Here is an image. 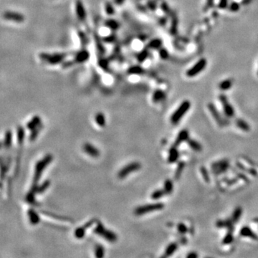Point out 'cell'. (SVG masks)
I'll use <instances>...</instances> for the list:
<instances>
[{
  "mask_svg": "<svg viewBox=\"0 0 258 258\" xmlns=\"http://www.w3.org/2000/svg\"><path fill=\"white\" fill-rule=\"evenodd\" d=\"M146 5L150 11L154 12L156 10V9L158 7L157 1L156 0H147Z\"/></svg>",
  "mask_w": 258,
  "mask_h": 258,
  "instance_id": "42",
  "label": "cell"
},
{
  "mask_svg": "<svg viewBox=\"0 0 258 258\" xmlns=\"http://www.w3.org/2000/svg\"><path fill=\"white\" fill-rule=\"evenodd\" d=\"M213 4H214V0H207V2H206V4L204 6V11L209 9L211 7L213 6Z\"/></svg>",
  "mask_w": 258,
  "mask_h": 258,
  "instance_id": "56",
  "label": "cell"
},
{
  "mask_svg": "<svg viewBox=\"0 0 258 258\" xmlns=\"http://www.w3.org/2000/svg\"><path fill=\"white\" fill-rule=\"evenodd\" d=\"M178 151L175 147L171 148V149L169 151V153H168V161L169 163H174L177 161L178 158Z\"/></svg>",
  "mask_w": 258,
  "mask_h": 258,
  "instance_id": "27",
  "label": "cell"
},
{
  "mask_svg": "<svg viewBox=\"0 0 258 258\" xmlns=\"http://www.w3.org/2000/svg\"><path fill=\"white\" fill-rule=\"evenodd\" d=\"M137 1H138V2H140V1H141V0H137Z\"/></svg>",
  "mask_w": 258,
  "mask_h": 258,
  "instance_id": "62",
  "label": "cell"
},
{
  "mask_svg": "<svg viewBox=\"0 0 258 258\" xmlns=\"http://www.w3.org/2000/svg\"><path fill=\"white\" fill-rule=\"evenodd\" d=\"M161 46H162V40L159 38H155L148 42L146 48L151 49H160Z\"/></svg>",
  "mask_w": 258,
  "mask_h": 258,
  "instance_id": "24",
  "label": "cell"
},
{
  "mask_svg": "<svg viewBox=\"0 0 258 258\" xmlns=\"http://www.w3.org/2000/svg\"><path fill=\"white\" fill-rule=\"evenodd\" d=\"M161 8L163 10V12H164L165 14H167V15H170V14H172V11H171L170 7H168V4L166 2L163 1L162 2H161Z\"/></svg>",
  "mask_w": 258,
  "mask_h": 258,
  "instance_id": "45",
  "label": "cell"
},
{
  "mask_svg": "<svg viewBox=\"0 0 258 258\" xmlns=\"http://www.w3.org/2000/svg\"><path fill=\"white\" fill-rule=\"evenodd\" d=\"M240 4L237 3V2H232V3L230 4V6H229L230 10L231 12H237L240 9Z\"/></svg>",
  "mask_w": 258,
  "mask_h": 258,
  "instance_id": "48",
  "label": "cell"
},
{
  "mask_svg": "<svg viewBox=\"0 0 258 258\" xmlns=\"http://www.w3.org/2000/svg\"><path fill=\"white\" fill-rule=\"evenodd\" d=\"M197 257H198V255L197 254H196L195 252H192L187 255V257H189V258H197Z\"/></svg>",
  "mask_w": 258,
  "mask_h": 258,
  "instance_id": "60",
  "label": "cell"
},
{
  "mask_svg": "<svg viewBox=\"0 0 258 258\" xmlns=\"http://www.w3.org/2000/svg\"><path fill=\"white\" fill-rule=\"evenodd\" d=\"M42 126V121L41 118L38 116H34L32 117L30 121L27 123V128L29 130L32 131L34 128L39 127V126Z\"/></svg>",
  "mask_w": 258,
  "mask_h": 258,
  "instance_id": "17",
  "label": "cell"
},
{
  "mask_svg": "<svg viewBox=\"0 0 258 258\" xmlns=\"http://www.w3.org/2000/svg\"><path fill=\"white\" fill-rule=\"evenodd\" d=\"M78 36L79 39H80V42L82 46L85 47L88 45V44L89 43V38H88V36L86 35L85 32L82 30H78Z\"/></svg>",
  "mask_w": 258,
  "mask_h": 258,
  "instance_id": "31",
  "label": "cell"
},
{
  "mask_svg": "<svg viewBox=\"0 0 258 258\" xmlns=\"http://www.w3.org/2000/svg\"><path fill=\"white\" fill-rule=\"evenodd\" d=\"M177 228H178V231L181 234H185V233H187L188 231L187 226L182 224V223H180V224L178 225Z\"/></svg>",
  "mask_w": 258,
  "mask_h": 258,
  "instance_id": "53",
  "label": "cell"
},
{
  "mask_svg": "<svg viewBox=\"0 0 258 258\" xmlns=\"http://www.w3.org/2000/svg\"><path fill=\"white\" fill-rule=\"evenodd\" d=\"M104 24H105V26L106 27H108V29H110L111 30H112L113 32L117 31L121 27L120 23L114 19H106L105 22H104Z\"/></svg>",
  "mask_w": 258,
  "mask_h": 258,
  "instance_id": "20",
  "label": "cell"
},
{
  "mask_svg": "<svg viewBox=\"0 0 258 258\" xmlns=\"http://www.w3.org/2000/svg\"><path fill=\"white\" fill-rule=\"evenodd\" d=\"M167 17H160V18L158 19V23H159V24L161 26H164L165 24H167Z\"/></svg>",
  "mask_w": 258,
  "mask_h": 258,
  "instance_id": "58",
  "label": "cell"
},
{
  "mask_svg": "<svg viewBox=\"0 0 258 258\" xmlns=\"http://www.w3.org/2000/svg\"><path fill=\"white\" fill-rule=\"evenodd\" d=\"M3 18L6 20L18 22V23H21L23 22L25 19V17L23 14L19 12H12V11H6L4 12L3 14Z\"/></svg>",
  "mask_w": 258,
  "mask_h": 258,
  "instance_id": "8",
  "label": "cell"
},
{
  "mask_svg": "<svg viewBox=\"0 0 258 258\" xmlns=\"http://www.w3.org/2000/svg\"><path fill=\"white\" fill-rule=\"evenodd\" d=\"M191 107V103L190 101H183L182 104L179 106L177 110L174 111V113L172 114V116H171V123L173 125H176V124L178 123L181 119L182 118L183 116L185 115L186 113H187V111L189 110V108Z\"/></svg>",
  "mask_w": 258,
  "mask_h": 258,
  "instance_id": "4",
  "label": "cell"
},
{
  "mask_svg": "<svg viewBox=\"0 0 258 258\" xmlns=\"http://www.w3.org/2000/svg\"><path fill=\"white\" fill-rule=\"evenodd\" d=\"M228 6V0H220L218 7L220 9H225Z\"/></svg>",
  "mask_w": 258,
  "mask_h": 258,
  "instance_id": "55",
  "label": "cell"
},
{
  "mask_svg": "<svg viewBox=\"0 0 258 258\" xmlns=\"http://www.w3.org/2000/svg\"><path fill=\"white\" fill-rule=\"evenodd\" d=\"M75 13L79 20L82 22L85 20L87 14L85 6H84L82 0H76L75 1Z\"/></svg>",
  "mask_w": 258,
  "mask_h": 258,
  "instance_id": "11",
  "label": "cell"
},
{
  "mask_svg": "<svg viewBox=\"0 0 258 258\" xmlns=\"http://www.w3.org/2000/svg\"><path fill=\"white\" fill-rule=\"evenodd\" d=\"M233 241V236L231 232L228 233V234L224 237V240H223V243L224 244H230Z\"/></svg>",
  "mask_w": 258,
  "mask_h": 258,
  "instance_id": "50",
  "label": "cell"
},
{
  "mask_svg": "<svg viewBox=\"0 0 258 258\" xmlns=\"http://www.w3.org/2000/svg\"><path fill=\"white\" fill-rule=\"evenodd\" d=\"M208 108H209V110L210 111L211 114H212V116L214 117V118L216 120V121L219 124V125L222 126L223 124L224 123V121L222 120V118L221 117L219 113L218 112V111L217 110V108L214 106V104L212 103H209L208 104Z\"/></svg>",
  "mask_w": 258,
  "mask_h": 258,
  "instance_id": "15",
  "label": "cell"
},
{
  "mask_svg": "<svg viewBox=\"0 0 258 258\" xmlns=\"http://www.w3.org/2000/svg\"><path fill=\"white\" fill-rule=\"evenodd\" d=\"M156 1H157V2H158V0H156Z\"/></svg>",
  "mask_w": 258,
  "mask_h": 258,
  "instance_id": "63",
  "label": "cell"
},
{
  "mask_svg": "<svg viewBox=\"0 0 258 258\" xmlns=\"http://www.w3.org/2000/svg\"><path fill=\"white\" fill-rule=\"evenodd\" d=\"M242 208H240V207L236 208V209L234 211V212H233V214H232V221H233V222H237V221L240 219V217L242 216Z\"/></svg>",
  "mask_w": 258,
  "mask_h": 258,
  "instance_id": "43",
  "label": "cell"
},
{
  "mask_svg": "<svg viewBox=\"0 0 258 258\" xmlns=\"http://www.w3.org/2000/svg\"><path fill=\"white\" fill-rule=\"evenodd\" d=\"M183 168H184V163L180 162L179 163H178V166L177 167V172H176V174H175L176 178H178V177H179V176L181 175V173H182V172L183 171Z\"/></svg>",
  "mask_w": 258,
  "mask_h": 258,
  "instance_id": "49",
  "label": "cell"
},
{
  "mask_svg": "<svg viewBox=\"0 0 258 258\" xmlns=\"http://www.w3.org/2000/svg\"><path fill=\"white\" fill-rule=\"evenodd\" d=\"M217 226L219 227H227V226H230V224L228 220L219 221V222H217Z\"/></svg>",
  "mask_w": 258,
  "mask_h": 258,
  "instance_id": "54",
  "label": "cell"
},
{
  "mask_svg": "<svg viewBox=\"0 0 258 258\" xmlns=\"http://www.w3.org/2000/svg\"><path fill=\"white\" fill-rule=\"evenodd\" d=\"M232 85H233L232 79H226V80L220 82L219 84V88L221 90H227L232 88Z\"/></svg>",
  "mask_w": 258,
  "mask_h": 258,
  "instance_id": "28",
  "label": "cell"
},
{
  "mask_svg": "<svg viewBox=\"0 0 258 258\" xmlns=\"http://www.w3.org/2000/svg\"><path fill=\"white\" fill-rule=\"evenodd\" d=\"M201 172H202V175L205 180V182H209V176L207 172V170L204 167H202L201 168Z\"/></svg>",
  "mask_w": 258,
  "mask_h": 258,
  "instance_id": "52",
  "label": "cell"
},
{
  "mask_svg": "<svg viewBox=\"0 0 258 258\" xmlns=\"http://www.w3.org/2000/svg\"><path fill=\"white\" fill-rule=\"evenodd\" d=\"M49 186H50V181H44L40 185H38V187H37V194H42L44 192L49 188Z\"/></svg>",
  "mask_w": 258,
  "mask_h": 258,
  "instance_id": "33",
  "label": "cell"
},
{
  "mask_svg": "<svg viewBox=\"0 0 258 258\" xmlns=\"http://www.w3.org/2000/svg\"><path fill=\"white\" fill-rule=\"evenodd\" d=\"M93 231L95 235L103 238L109 242H115L118 240L117 235L115 232L111 231V230L106 228L105 226L98 220L96 223L95 227L94 228Z\"/></svg>",
  "mask_w": 258,
  "mask_h": 258,
  "instance_id": "2",
  "label": "cell"
},
{
  "mask_svg": "<svg viewBox=\"0 0 258 258\" xmlns=\"http://www.w3.org/2000/svg\"><path fill=\"white\" fill-rule=\"evenodd\" d=\"M83 149L84 152L90 156L92 158H97L100 156V151L95 146L90 143H85L83 146Z\"/></svg>",
  "mask_w": 258,
  "mask_h": 258,
  "instance_id": "12",
  "label": "cell"
},
{
  "mask_svg": "<svg viewBox=\"0 0 258 258\" xmlns=\"http://www.w3.org/2000/svg\"><path fill=\"white\" fill-rule=\"evenodd\" d=\"M163 207H164V204L160 202L147 204L136 208L134 210V214L137 216L144 215L152 212H155V211L163 209Z\"/></svg>",
  "mask_w": 258,
  "mask_h": 258,
  "instance_id": "5",
  "label": "cell"
},
{
  "mask_svg": "<svg viewBox=\"0 0 258 258\" xmlns=\"http://www.w3.org/2000/svg\"><path fill=\"white\" fill-rule=\"evenodd\" d=\"M95 121L97 123V125H98L100 127H105L106 124V119L105 115L101 112L97 113L95 116Z\"/></svg>",
  "mask_w": 258,
  "mask_h": 258,
  "instance_id": "26",
  "label": "cell"
},
{
  "mask_svg": "<svg viewBox=\"0 0 258 258\" xmlns=\"http://www.w3.org/2000/svg\"><path fill=\"white\" fill-rule=\"evenodd\" d=\"M158 54H159V57L162 59H167L168 58V56H169L168 50L165 48H161L159 49V52H158Z\"/></svg>",
  "mask_w": 258,
  "mask_h": 258,
  "instance_id": "47",
  "label": "cell"
},
{
  "mask_svg": "<svg viewBox=\"0 0 258 258\" xmlns=\"http://www.w3.org/2000/svg\"><path fill=\"white\" fill-rule=\"evenodd\" d=\"M251 1H252V0H243L242 4H249Z\"/></svg>",
  "mask_w": 258,
  "mask_h": 258,
  "instance_id": "61",
  "label": "cell"
},
{
  "mask_svg": "<svg viewBox=\"0 0 258 258\" xmlns=\"http://www.w3.org/2000/svg\"><path fill=\"white\" fill-rule=\"evenodd\" d=\"M102 39H103V41L104 42V43H115V42L116 41L117 37H116V34H109V35L103 37Z\"/></svg>",
  "mask_w": 258,
  "mask_h": 258,
  "instance_id": "44",
  "label": "cell"
},
{
  "mask_svg": "<svg viewBox=\"0 0 258 258\" xmlns=\"http://www.w3.org/2000/svg\"><path fill=\"white\" fill-rule=\"evenodd\" d=\"M257 75H258V72H257Z\"/></svg>",
  "mask_w": 258,
  "mask_h": 258,
  "instance_id": "64",
  "label": "cell"
},
{
  "mask_svg": "<svg viewBox=\"0 0 258 258\" xmlns=\"http://www.w3.org/2000/svg\"><path fill=\"white\" fill-rule=\"evenodd\" d=\"M177 27H178V19L176 17H173L172 24H171L170 27V32L172 35H175L177 32Z\"/></svg>",
  "mask_w": 258,
  "mask_h": 258,
  "instance_id": "40",
  "label": "cell"
},
{
  "mask_svg": "<svg viewBox=\"0 0 258 258\" xmlns=\"http://www.w3.org/2000/svg\"><path fill=\"white\" fill-rule=\"evenodd\" d=\"M27 215H28L29 221L31 224L37 225L40 222V217H39L38 213L33 209H29L27 211Z\"/></svg>",
  "mask_w": 258,
  "mask_h": 258,
  "instance_id": "16",
  "label": "cell"
},
{
  "mask_svg": "<svg viewBox=\"0 0 258 258\" xmlns=\"http://www.w3.org/2000/svg\"><path fill=\"white\" fill-rule=\"evenodd\" d=\"M163 190H164L166 194H170L173 192V183L172 181L169 179L165 181L164 184H163Z\"/></svg>",
  "mask_w": 258,
  "mask_h": 258,
  "instance_id": "39",
  "label": "cell"
},
{
  "mask_svg": "<svg viewBox=\"0 0 258 258\" xmlns=\"http://www.w3.org/2000/svg\"><path fill=\"white\" fill-rule=\"evenodd\" d=\"M24 136H25V131L24 128L21 126H18V128H17V138L19 145L22 144V143L24 142Z\"/></svg>",
  "mask_w": 258,
  "mask_h": 258,
  "instance_id": "29",
  "label": "cell"
},
{
  "mask_svg": "<svg viewBox=\"0 0 258 258\" xmlns=\"http://www.w3.org/2000/svg\"><path fill=\"white\" fill-rule=\"evenodd\" d=\"M105 11L106 13L109 16L113 15L116 13V9L114 8L113 4L110 2H106L105 4Z\"/></svg>",
  "mask_w": 258,
  "mask_h": 258,
  "instance_id": "37",
  "label": "cell"
},
{
  "mask_svg": "<svg viewBox=\"0 0 258 258\" xmlns=\"http://www.w3.org/2000/svg\"><path fill=\"white\" fill-rule=\"evenodd\" d=\"M240 235H241L242 237H249L253 240H257L258 238L257 235L255 234L254 232L252 231V230L248 227H242V230H240Z\"/></svg>",
  "mask_w": 258,
  "mask_h": 258,
  "instance_id": "22",
  "label": "cell"
},
{
  "mask_svg": "<svg viewBox=\"0 0 258 258\" xmlns=\"http://www.w3.org/2000/svg\"><path fill=\"white\" fill-rule=\"evenodd\" d=\"M187 142H188V146H189L194 151H202V145H201L199 142H197V141L193 140V139H188L187 141Z\"/></svg>",
  "mask_w": 258,
  "mask_h": 258,
  "instance_id": "35",
  "label": "cell"
},
{
  "mask_svg": "<svg viewBox=\"0 0 258 258\" xmlns=\"http://www.w3.org/2000/svg\"><path fill=\"white\" fill-rule=\"evenodd\" d=\"M207 64V61L205 58H202L199 60H198L195 64L190 69L187 71V76L188 78H193V77L197 76L198 74L200 73L201 72L204 70V69L206 68Z\"/></svg>",
  "mask_w": 258,
  "mask_h": 258,
  "instance_id": "7",
  "label": "cell"
},
{
  "mask_svg": "<svg viewBox=\"0 0 258 258\" xmlns=\"http://www.w3.org/2000/svg\"><path fill=\"white\" fill-rule=\"evenodd\" d=\"M137 9L141 12H143V13H146L148 10V7H146V5H143V4H138L137 5Z\"/></svg>",
  "mask_w": 258,
  "mask_h": 258,
  "instance_id": "57",
  "label": "cell"
},
{
  "mask_svg": "<svg viewBox=\"0 0 258 258\" xmlns=\"http://www.w3.org/2000/svg\"><path fill=\"white\" fill-rule=\"evenodd\" d=\"M141 168V164L137 161H133V162L129 163L125 167H123L118 173V177L119 178H126V177L130 174V173L138 171Z\"/></svg>",
  "mask_w": 258,
  "mask_h": 258,
  "instance_id": "6",
  "label": "cell"
},
{
  "mask_svg": "<svg viewBox=\"0 0 258 258\" xmlns=\"http://www.w3.org/2000/svg\"><path fill=\"white\" fill-rule=\"evenodd\" d=\"M97 221L98 220H97L96 219H93L90 221H88V222L85 223L84 225L77 228V229L75 230V232H74V235H75V237L77 238V239H79V240L83 239L84 236H85L87 229L91 227V226L93 225L95 222H97Z\"/></svg>",
  "mask_w": 258,
  "mask_h": 258,
  "instance_id": "10",
  "label": "cell"
},
{
  "mask_svg": "<svg viewBox=\"0 0 258 258\" xmlns=\"http://www.w3.org/2000/svg\"><path fill=\"white\" fill-rule=\"evenodd\" d=\"M228 167H229V163L227 161H218V162L213 163L212 167L213 170H214V173H217V174H219V173L225 172Z\"/></svg>",
  "mask_w": 258,
  "mask_h": 258,
  "instance_id": "14",
  "label": "cell"
},
{
  "mask_svg": "<svg viewBox=\"0 0 258 258\" xmlns=\"http://www.w3.org/2000/svg\"><path fill=\"white\" fill-rule=\"evenodd\" d=\"M98 64L103 70L109 71L110 67H109V60L108 59L105 58H100L98 61Z\"/></svg>",
  "mask_w": 258,
  "mask_h": 258,
  "instance_id": "32",
  "label": "cell"
},
{
  "mask_svg": "<svg viewBox=\"0 0 258 258\" xmlns=\"http://www.w3.org/2000/svg\"><path fill=\"white\" fill-rule=\"evenodd\" d=\"M219 100L222 104L223 109H224L225 115L229 118H232L235 115V111L232 106L228 102L227 98L225 95H220Z\"/></svg>",
  "mask_w": 258,
  "mask_h": 258,
  "instance_id": "9",
  "label": "cell"
},
{
  "mask_svg": "<svg viewBox=\"0 0 258 258\" xmlns=\"http://www.w3.org/2000/svg\"><path fill=\"white\" fill-rule=\"evenodd\" d=\"M177 248H178V246H177V243H175V242L171 243V244L168 245L167 249H166L163 257H169L171 256V255H172L173 253L175 252L176 250H177Z\"/></svg>",
  "mask_w": 258,
  "mask_h": 258,
  "instance_id": "30",
  "label": "cell"
},
{
  "mask_svg": "<svg viewBox=\"0 0 258 258\" xmlns=\"http://www.w3.org/2000/svg\"><path fill=\"white\" fill-rule=\"evenodd\" d=\"M53 159V156L51 154H47L42 159L39 160L36 163L34 167L33 180L30 188V190L27 193L26 200L29 204H34L35 202V195L37 194V187L38 186V182L43 175V173L47 167Z\"/></svg>",
  "mask_w": 258,
  "mask_h": 258,
  "instance_id": "1",
  "label": "cell"
},
{
  "mask_svg": "<svg viewBox=\"0 0 258 258\" xmlns=\"http://www.w3.org/2000/svg\"><path fill=\"white\" fill-rule=\"evenodd\" d=\"M89 58H90V53H89L88 50H87L85 49H83L81 50L78 51L75 54L74 61L75 62V63L81 64L88 61Z\"/></svg>",
  "mask_w": 258,
  "mask_h": 258,
  "instance_id": "13",
  "label": "cell"
},
{
  "mask_svg": "<svg viewBox=\"0 0 258 258\" xmlns=\"http://www.w3.org/2000/svg\"><path fill=\"white\" fill-rule=\"evenodd\" d=\"M67 53H41L39 54V58L44 62L52 65L61 64L67 58Z\"/></svg>",
  "mask_w": 258,
  "mask_h": 258,
  "instance_id": "3",
  "label": "cell"
},
{
  "mask_svg": "<svg viewBox=\"0 0 258 258\" xmlns=\"http://www.w3.org/2000/svg\"><path fill=\"white\" fill-rule=\"evenodd\" d=\"M75 63V62L73 60H68V61H63V63H61L62 64V68L65 69V68H70V67L73 66L74 64Z\"/></svg>",
  "mask_w": 258,
  "mask_h": 258,
  "instance_id": "51",
  "label": "cell"
},
{
  "mask_svg": "<svg viewBox=\"0 0 258 258\" xmlns=\"http://www.w3.org/2000/svg\"><path fill=\"white\" fill-rule=\"evenodd\" d=\"M166 99V93L162 90L157 89L153 92L152 95V101L154 103H160Z\"/></svg>",
  "mask_w": 258,
  "mask_h": 258,
  "instance_id": "18",
  "label": "cell"
},
{
  "mask_svg": "<svg viewBox=\"0 0 258 258\" xmlns=\"http://www.w3.org/2000/svg\"><path fill=\"white\" fill-rule=\"evenodd\" d=\"M236 124L237 127L244 131H250V126L247 122H245L242 119H237L236 121Z\"/></svg>",
  "mask_w": 258,
  "mask_h": 258,
  "instance_id": "38",
  "label": "cell"
},
{
  "mask_svg": "<svg viewBox=\"0 0 258 258\" xmlns=\"http://www.w3.org/2000/svg\"><path fill=\"white\" fill-rule=\"evenodd\" d=\"M148 55H149V51H148V48H145L143 49L136 54V59L139 63H142L144 62L146 59L148 58Z\"/></svg>",
  "mask_w": 258,
  "mask_h": 258,
  "instance_id": "23",
  "label": "cell"
},
{
  "mask_svg": "<svg viewBox=\"0 0 258 258\" xmlns=\"http://www.w3.org/2000/svg\"><path fill=\"white\" fill-rule=\"evenodd\" d=\"M164 194H166L164 190L158 189V190L154 191V192L151 194V199L153 200H157V199H159L160 198L163 197V196Z\"/></svg>",
  "mask_w": 258,
  "mask_h": 258,
  "instance_id": "41",
  "label": "cell"
},
{
  "mask_svg": "<svg viewBox=\"0 0 258 258\" xmlns=\"http://www.w3.org/2000/svg\"><path fill=\"white\" fill-rule=\"evenodd\" d=\"M145 73L144 68H143L139 64H135V65L131 66L130 68H128L127 70V73L128 75H143V73Z\"/></svg>",
  "mask_w": 258,
  "mask_h": 258,
  "instance_id": "19",
  "label": "cell"
},
{
  "mask_svg": "<svg viewBox=\"0 0 258 258\" xmlns=\"http://www.w3.org/2000/svg\"><path fill=\"white\" fill-rule=\"evenodd\" d=\"M125 1L126 0H113V2L116 5L120 6V5H122L124 2H125Z\"/></svg>",
  "mask_w": 258,
  "mask_h": 258,
  "instance_id": "59",
  "label": "cell"
},
{
  "mask_svg": "<svg viewBox=\"0 0 258 258\" xmlns=\"http://www.w3.org/2000/svg\"><path fill=\"white\" fill-rule=\"evenodd\" d=\"M94 39H95V43L96 48L98 49V53L101 54H104L106 53V49L103 46V39L101 38L100 37L98 36V34L95 33L94 34Z\"/></svg>",
  "mask_w": 258,
  "mask_h": 258,
  "instance_id": "21",
  "label": "cell"
},
{
  "mask_svg": "<svg viewBox=\"0 0 258 258\" xmlns=\"http://www.w3.org/2000/svg\"><path fill=\"white\" fill-rule=\"evenodd\" d=\"M95 256L98 258H101L105 255V248L101 245H96L95 247Z\"/></svg>",
  "mask_w": 258,
  "mask_h": 258,
  "instance_id": "36",
  "label": "cell"
},
{
  "mask_svg": "<svg viewBox=\"0 0 258 258\" xmlns=\"http://www.w3.org/2000/svg\"><path fill=\"white\" fill-rule=\"evenodd\" d=\"M12 133L10 131H7L4 135V145L6 148H9L12 146Z\"/></svg>",
  "mask_w": 258,
  "mask_h": 258,
  "instance_id": "34",
  "label": "cell"
},
{
  "mask_svg": "<svg viewBox=\"0 0 258 258\" xmlns=\"http://www.w3.org/2000/svg\"><path fill=\"white\" fill-rule=\"evenodd\" d=\"M41 126H39V127L34 128V130L31 131V134L29 136V140L30 141H34L36 139V138L38 137V136L39 134V130L41 129Z\"/></svg>",
  "mask_w": 258,
  "mask_h": 258,
  "instance_id": "46",
  "label": "cell"
},
{
  "mask_svg": "<svg viewBox=\"0 0 258 258\" xmlns=\"http://www.w3.org/2000/svg\"><path fill=\"white\" fill-rule=\"evenodd\" d=\"M188 136H189V135H188V132L187 130L181 131L179 133H178L177 139H176L175 145L178 146V145H180L182 142H183V141H188Z\"/></svg>",
  "mask_w": 258,
  "mask_h": 258,
  "instance_id": "25",
  "label": "cell"
}]
</instances>
